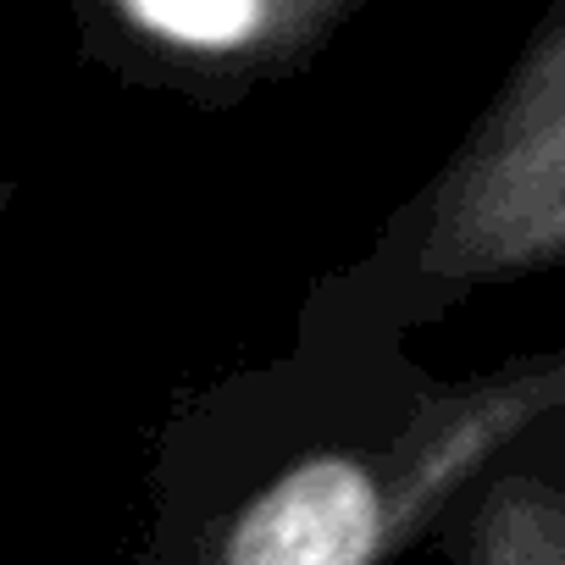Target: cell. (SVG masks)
Here are the masks:
<instances>
[{"instance_id":"cell-4","label":"cell","mask_w":565,"mask_h":565,"mask_svg":"<svg viewBox=\"0 0 565 565\" xmlns=\"http://www.w3.org/2000/svg\"><path fill=\"white\" fill-rule=\"evenodd\" d=\"M117 12L156 45L189 56H238L271 34L277 0H117Z\"/></svg>"},{"instance_id":"cell-2","label":"cell","mask_w":565,"mask_h":565,"mask_svg":"<svg viewBox=\"0 0 565 565\" xmlns=\"http://www.w3.org/2000/svg\"><path fill=\"white\" fill-rule=\"evenodd\" d=\"M565 260V45L482 122L444 178L399 216L372 277L388 317L455 306L477 282Z\"/></svg>"},{"instance_id":"cell-3","label":"cell","mask_w":565,"mask_h":565,"mask_svg":"<svg viewBox=\"0 0 565 565\" xmlns=\"http://www.w3.org/2000/svg\"><path fill=\"white\" fill-rule=\"evenodd\" d=\"M460 554L466 565H565V477L499 466L466 499Z\"/></svg>"},{"instance_id":"cell-1","label":"cell","mask_w":565,"mask_h":565,"mask_svg":"<svg viewBox=\"0 0 565 565\" xmlns=\"http://www.w3.org/2000/svg\"><path fill=\"white\" fill-rule=\"evenodd\" d=\"M565 411V355L521 361L466 388H433L383 433L317 438L282 455L200 532L189 565H383L444 515L526 427Z\"/></svg>"}]
</instances>
